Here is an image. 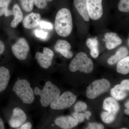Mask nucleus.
<instances>
[{"instance_id":"nucleus-14","label":"nucleus","mask_w":129,"mask_h":129,"mask_svg":"<svg viewBox=\"0 0 129 129\" xmlns=\"http://www.w3.org/2000/svg\"><path fill=\"white\" fill-rule=\"evenodd\" d=\"M55 49L57 52L61 53L66 58H71L73 55V52L70 51L71 45L67 41L58 40L55 45Z\"/></svg>"},{"instance_id":"nucleus-11","label":"nucleus","mask_w":129,"mask_h":129,"mask_svg":"<svg viewBox=\"0 0 129 129\" xmlns=\"http://www.w3.org/2000/svg\"><path fill=\"white\" fill-rule=\"evenodd\" d=\"M55 123L58 127L63 129H70L75 127L79 122L73 117L61 116L56 119Z\"/></svg>"},{"instance_id":"nucleus-17","label":"nucleus","mask_w":129,"mask_h":129,"mask_svg":"<svg viewBox=\"0 0 129 129\" xmlns=\"http://www.w3.org/2000/svg\"><path fill=\"white\" fill-rule=\"evenodd\" d=\"M74 3L75 7L80 16L85 21L89 22L90 18L87 10L86 0H74Z\"/></svg>"},{"instance_id":"nucleus-20","label":"nucleus","mask_w":129,"mask_h":129,"mask_svg":"<svg viewBox=\"0 0 129 129\" xmlns=\"http://www.w3.org/2000/svg\"><path fill=\"white\" fill-rule=\"evenodd\" d=\"M111 93L113 98L116 101H120L125 99L127 96L128 91L124 89L120 84H118L111 89Z\"/></svg>"},{"instance_id":"nucleus-6","label":"nucleus","mask_w":129,"mask_h":129,"mask_svg":"<svg viewBox=\"0 0 129 129\" xmlns=\"http://www.w3.org/2000/svg\"><path fill=\"white\" fill-rule=\"evenodd\" d=\"M76 99V96L72 92L66 91L52 102L50 105L54 110H63L71 107Z\"/></svg>"},{"instance_id":"nucleus-36","label":"nucleus","mask_w":129,"mask_h":129,"mask_svg":"<svg viewBox=\"0 0 129 129\" xmlns=\"http://www.w3.org/2000/svg\"><path fill=\"white\" fill-rule=\"evenodd\" d=\"M85 117L86 118V119L89 120V117L91 115V113L89 111H85V112L84 113Z\"/></svg>"},{"instance_id":"nucleus-22","label":"nucleus","mask_w":129,"mask_h":129,"mask_svg":"<svg viewBox=\"0 0 129 129\" xmlns=\"http://www.w3.org/2000/svg\"><path fill=\"white\" fill-rule=\"evenodd\" d=\"M118 73L127 74L129 72V56L125 57L122 60L119 61L117 67Z\"/></svg>"},{"instance_id":"nucleus-37","label":"nucleus","mask_w":129,"mask_h":129,"mask_svg":"<svg viewBox=\"0 0 129 129\" xmlns=\"http://www.w3.org/2000/svg\"><path fill=\"white\" fill-rule=\"evenodd\" d=\"M5 129V127L3 121L2 119L0 118V129Z\"/></svg>"},{"instance_id":"nucleus-10","label":"nucleus","mask_w":129,"mask_h":129,"mask_svg":"<svg viewBox=\"0 0 129 129\" xmlns=\"http://www.w3.org/2000/svg\"><path fill=\"white\" fill-rule=\"evenodd\" d=\"M27 119V116L24 111L19 108H16L13 109L9 119V125L12 128H18L25 123Z\"/></svg>"},{"instance_id":"nucleus-38","label":"nucleus","mask_w":129,"mask_h":129,"mask_svg":"<svg viewBox=\"0 0 129 129\" xmlns=\"http://www.w3.org/2000/svg\"><path fill=\"white\" fill-rule=\"evenodd\" d=\"M125 107H126V108L127 109L129 108V101H128V102L125 103Z\"/></svg>"},{"instance_id":"nucleus-5","label":"nucleus","mask_w":129,"mask_h":129,"mask_svg":"<svg viewBox=\"0 0 129 129\" xmlns=\"http://www.w3.org/2000/svg\"><path fill=\"white\" fill-rule=\"evenodd\" d=\"M111 84L106 79H102L92 82L87 88L86 95L90 99H94L106 92L110 89Z\"/></svg>"},{"instance_id":"nucleus-18","label":"nucleus","mask_w":129,"mask_h":129,"mask_svg":"<svg viewBox=\"0 0 129 129\" xmlns=\"http://www.w3.org/2000/svg\"><path fill=\"white\" fill-rule=\"evenodd\" d=\"M10 79L9 70L5 67H0V92L7 87Z\"/></svg>"},{"instance_id":"nucleus-28","label":"nucleus","mask_w":129,"mask_h":129,"mask_svg":"<svg viewBox=\"0 0 129 129\" xmlns=\"http://www.w3.org/2000/svg\"><path fill=\"white\" fill-rule=\"evenodd\" d=\"M53 0H34L35 4L36 7L40 9L45 8L47 5V3L51 2Z\"/></svg>"},{"instance_id":"nucleus-2","label":"nucleus","mask_w":129,"mask_h":129,"mask_svg":"<svg viewBox=\"0 0 129 129\" xmlns=\"http://www.w3.org/2000/svg\"><path fill=\"white\" fill-rule=\"evenodd\" d=\"M34 91L35 95L40 96V102L42 106L45 107H48L60 95L61 92L59 88L50 81H47L43 89L36 87Z\"/></svg>"},{"instance_id":"nucleus-15","label":"nucleus","mask_w":129,"mask_h":129,"mask_svg":"<svg viewBox=\"0 0 129 129\" xmlns=\"http://www.w3.org/2000/svg\"><path fill=\"white\" fill-rule=\"evenodd\" d=\"M41 18V16L39 13H31L24 19L23 21V26L28 29L36 27L39 24Z\"/></svg>"},{"instance_id":"nucleus-23","label":"nucleus","mask_w":129,"mask_h":129,"mask_svg":"<svg viewBox=\"0 0 129 129\" xmlns=\"http://www.w3.org/2000/svg\"><path fill=\"white\" fill-rule=\"evenodd\" d=\"M21 6L25 12L32 11L35 4L34 0H19Z\"/></svg>"},{"instance_id":"nucleus-8","label":"nucleus","mask_w":129,"mask_h":129,"mask_svg":"<svg viewBox=\"0 0 129 129\" xmlns=\"http://www.w3.org/2000/svg\"><path fill=\"white\" fill-rule=\"evenodd\" d=\"M86 3L90 18L94 20L101 18L103 14L102 0H86Z\"/></svg>"},{"instance_id":"nucleus-35","label":"nucleus","mask_w":129,"mask_h":129,"mask_svg":"<svg viewBox=\"0 0 129 129\" xmlns=\"http://www.w3.org/2000/svg\"><path fill=\"white\" fill-rule=\"evenodd\" d=\"M5 47L4 43L0 40V55L2 54L5 51Z\"/></svg>"},{"instance_id":"nucleus-27","label":"nucleus","mask_w":129,"mask_h":129,"mask_svg":"<svg viewBox=\"0 0 129 129\" xmlns=\"http://www.w3.org/2000/svg\"><path fill=\"white\" fill-rule=\"evenodd\" d=\"M87 106L85 103L82 102H79L75 104L74 107L75 111L76 112H84L87 109Z\"/></svg>"},{"instance_id":"nucleus-26","label":"nucleus","mask_w":129,"mask_h":129,"mask_svg":"<svg viewBox=\"0 0 129 129\" xmlns=\"http://www.w3.org/2000/svg\"><path fill=\"white\" fill-rule=\"evenodd\" d=\"M118 8L120 11L123 12H129V0H120Z\"/></svg>"},{"instance_id":"nucleus-39","label":"nucleus","mask_w":129,"mask_h":129,"mask_svg":"<svg viewBox=\"0 0 129 129\" xmlns=\"http://www.w3.org/2000/svg\"><path fill=\"white\" fill-rule=\"evenodd\" d=\"M124 112L127 115H129V109H125L124 111Z\"/></svg>"},{"instance_id":"nucleus-4","label":"nucleus","mask_w":129,"mask_h":129,"mask_svg":"<svg viewBox=\"0 0 129 129\" xmlns=\"http://www.w3.org/2000/svg\"><path fill=\"white\" fill-rule=\"evenodd\" d=\"M12 91L22 100L23 103L31 104L34 101V93L30 84L25 79L19 80L15 83Z\"/></svg>"},{"instance_id":"nucleus-24","label":"nucleus","mask_w":129,"mask_h":129,"mask_svg":"<svg viewBox=\"0 0 129 129\" xmlns=\"http://www.w3.org/2000/svg\"><path fill=\"white\" fill-rule=\"evenodd\" d=\"M101 118L103 122L106 123H111L115 120L116 115L109 112H103L101 114Z\"/></svg>"},{"instance_id":"nucleus-19","label":"nucleus","mask_w":129,"mask_h":129,"mask_svg":"<svg viewBox=\"0 0 129 129\" xmlns=\"http://www.w3.org/2000/svg\"><path fill=\"white\" fill-rule=\"evenodd\" d=\"M128 54V51L124 47H120L114 55L112 56L108 60V62L110 65L115 64L116 62L125 57Z\"/></svg>"},{"instance_id":"nucleus-3","label":"nucleus","mask_w":129,"mask_h":129,"mask_svg":"<svg viewBox=\"0 0 129 129\" xmlns=\"http://www.w3.org/2000/svg\"><path fill=\"white\" fill-rule=\"evenodd\" d=\"M93 69L92 60L88 57L86 53L83 52L78 53L69 65L70 70L72 72L79 71L85 73H90Z\"/></svg>"},{"instance_id":"nucleus-31","label":"nucleus","mask_w":129,"mask_h":129,"mask_svg":"<svg viewBox=\"0 0 129 129\" xmlns=\"http://www.w3.org/2000/svg\"><path fill=\"white\" fill-rule=\"evenodd\" d=\"M86 129H104V126L102 124L97 123H90Z\"/></svg>"},{"instance_id":"nucleus-29","label":"nucleus","mask_w":129,"mask_h":129,"mask_svg":"<svg viewBox=\"0 0 129 129\" xmlns=\"http://www.w3.org/2000/svg\"><path fill=\"white\" fill-rule=\"evenodd\" d=\"M73 117L78 121L79 123H81L84 121L85 117L84 114L79 112H75L72 114Z\"/></svg>"},{"instance_id":"nucleus-33","label":"nucleus","mask_w":129,"mask_h":129,"mask_svg":"<svg viewBox=\"0 0 129 129\" xmlns=\"http://www.w3.org/2000/svg\"><path fill=\"white\" fill-rule=\"evenodd\" d=\"M121 87L124 89L129 91V80L128 79L124 80L122 81L120 84Z\"/></svg>"},{"instance_id":"nucleus-25","label":"nucleus","mask_w":129,"mask_h":129,"mask_svg":"<svg viewBox=\"0 0 129 129\" xmlns=\"http://www.w3.org/2000/svg\"><path fill=\"white\" fill-rule=\"evenodd\" d=\"M12 0H0V17L5 14Z\"/></svg>"},{"instance_id":"nucleus-32","label":"nucleus","mask_w":129,"mask_h":129,"mask_svg":"<svg viewBox=\"0 0 129 129\" xmlns=\"http://www.w3.org/2000/svg\"><path fill=\"white\" fill-rule=\"evenodd\" d=\"M39 25L42 28L51 29L53 28V25L50 23L45 21H41L40 22Z\"/></svg>"},{"instance_id":"nucleus-7","label":"nucleus","mask_w":129,"mask_h":129,"mask_svg":"<svg viewBox=\"0 0 129 129\" xmlns=\"http://www.w3.org/2000/svg\"><path fill=\"white\" fill-rule=\"evenodd\" d=\"M30 50L27 41L24 38H21L12 46V50L14 56L19 60H25Z\"/></svg>"},{"instance_id":"nucleus-30","label":"nucleus","mask_w":129,"mask_h":129,"mask_svg":"<svg viewBox=\"0 0 129 129\" xmlns=\"http://www.w3.org/2000/svg\"><path fill=\"white\" fill-rule=\"evenodd\" d=\"M35 34L36 37L42 39H46L48 37V35L47 32L40 30H35Z\"/></svg>"},{"instance_id":"nucleus-16","label":"nucleus","mask_w":129,"mask_h":129,"mask_svg":"<svg viewBox=\"0 0 129 129\" xmlns=\"http://www.w3.org/2000/svg\"><path fill=\"white\" fill-rule=\"evenodd\" d=\"M103 108L105 111L116 115L119 111L120 107L115 99L113 98L109 97L104 100Z\"/></svg>"},{"instance_id":"nucleus-9","label":"nucleus","mask_w":129,"mask_h":129,"mask_svg":"<svg viewBox=\"0 0 129 129\" xmlns=\"http://www.w3.org/2000/svg\"><path fill=\"white\" fill-rule=\"evenodd\" d=\"M54 56L53 51L47 47H44L43 53L37 52L36 54L35 57L40 66L44 69L48 68L52 63V60Z\"/></svg>"},{"instance_id":"nucleus-34","label":"nucleus","mask_w":129,"mask_h":129,"mask_svg":"<svg viewBox=\"0 0 129 129\" xmlns=\"http://www.w3.org/2000/svg\"><path fill=\"white\" fill-rule=\"evenodd\" d=\"M32 125L29 122H26L21 125L20 128L21 129H30L32 128Z\"/></svg>"},{"instance_id":"nucleus-13","label":"nucleus","mask_w":129,"mask_h":129,"mask_svg":"<svg viewBox=\"0 0 129 129\" xmlns=\"http://www.w3.org/2000/svg\"><path fill=\"white\" fill-rule=\"evenodd\" d=\"M5 15L6 17L11 15L14 16V19L11 23V26L13 28L16 27L23 18V13L17 4H14L12 11L8 9L5 12Z\"/></svg>"},{"instance_id":"nucleus-12","label":"nucleus","mask_w":129,"mask_h":129,"mask_svg":"<svg viewBox=\"0 0 129 129\" xmlns=\"http://www.w3.org/2000/svg\"><path fill=\"white\" fill-rule=\"evenodd\" d=\"M103 40L106 43V47L108 50H112L120 45L122 40L117 34L114 32H108L104 36Z\"/></svg>"},{"instance_id":"nucleus-21","label":"nucleus","mask_w":129,"mask_h":129,"mask_svg":"<svg viewBox=\"0 0 129 129\" xmlns=\"http://www.w3.org/2000/svg\"><path fill=\"white\" fill-rule=\"evenodd\" d=\"M86 45L90 50V55L92 57L96 58L99 55L98 42L96 37L89 38L86 41Z\"/></svg>"},{"instance_id":"nucleus-1","label":"nucleus","mask_w":129,"mask_h":129,"mask_svg":"<svg viewBox=\"0 0 129 129\" xmlns=\"http://www.w3.org/2000/svg\"><path fill=\"white\" fill-rule=\"evenodd\" d=\"M56 32L62 37H67L72 33L73 28L72 14L69 9H60L56 15L55 22Z\"/></svg>"}]
</instances>
